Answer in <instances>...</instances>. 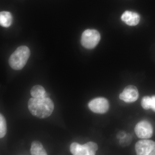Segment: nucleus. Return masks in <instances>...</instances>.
<instances>
[{"instance_id": "nucleus-14", "label": "nucleus", "mask_w": 155, "mask_h": 155, "mask_svg": "<svg viewBox=\"0 0 155 155\" xmlns=\"http://www.w3.org/2000/svg\"><path fill=\"white\" fill-rule=\"evenodd\" d=\"M152 98L148 96L143 97L141 101V106L145 110H149L151 109Z\"/></svg>"}, {"instance_id": "nucleus-2", "label": "nucleus", "mask_w": 155, "mask_h": 155, "mask_svg": "<svg viewBox=\"0 0 155 155\" xmlns=\"http://www.w3.org/2000/svg\"><path fill=\"white\" fill-rule=\"evenodd\" d=\"M30 55V50L27 46L19 47L9 58V65L14 70H21L26 65Z\"/></svg>"}, {"instance_id": "nucleus-15", "label": "nucleus", "mask_w": 155, "mask_h": 155, "mask_svg": "<svg viewBox=\"0 0 155 155\" xmlns=\"http://www.w3.org/2000/svg\"><path fill=\"white\" fill-rule=\"evenodd\" d=\"M152 101L151 109L155 112V95L151 97Z\"/></svg>"}, {"instance_id": "nucleus-3", "label": "nucleus", "mask_w": 155, "mask_h": 155, "mask_svg": "<svg viewBox=\"0 0 155 155\" xmlns=\"http://www.w3.org/2000/svg\"><path fill=\"white\" fill-rule=\"evenodd\" d=\"M98 148L97 143L93 142H89L84 145L73 143L70 147V152L74 155H94Z\"/></svg>"}, {"instance_id": "nucleus-16", "label": "nucleus", "mask_w": 155, "mask_h": 155, "mask_svg": "<svg viewBox=\"0 0 155 155\" xmlns=\"http://www.w3.org/2000/svg\"><path fill=\"white\" fill-rule=\"evenodd\" d=\"M149 155H155V147L152 150L150 153Z\"/></svg>"}, {"instance_id": "nucleus-12", "label": "nucleus", "mask_w": 155, "mask_h": 155, "mask_svg": "<svg viewBox=\"0 0 155 155\" xmlns=\"http://www.w3.org/2000/svg\"><path fill=\"white\" fill-rule=\"evenodd\" d=\"M12 17L11 13L2 11L0 13V24L2 27L8 28L12 23Z\"/></svg>"}, {"instance_id": "nucleus-11", "label": "nucleus", "mask_w": 155, "mask_h": 155, "mask_svg": "<svg viewBox=\"0 0 155 155\" xmlns=\"http://www.w3.org/2000/svg\"><path fill=\"white\" fill-rule=\"evenodd\" d=\"M30 152L33 155H47L46 151L41 143L38 141H34L31 143Z\"/></svg>"}, {"instance_id": "nucleus-13", "label": "nucleus", "mask_w": 155, "mask_h": 155, "mask_svg": "<svg viewBox=\"0 0 155 155\" xmlns=\"http://www.w3.org/2000/svg\"><path fill=\"white\" fill-rule=\"evenodd\" d=\"M7 131V123L6 119L2 114H0V138L5 136Z\"/></svg>"}, {"instance_id": "nucleus-10", "label": "nucleus", "mask_w": 155, "mask_h": 155, "mask_svg": "<svg viewBox=\"0 0 155 155\" xmlns=\"http://www.w3.org/2000/svg\"><path fill=\"white\" fill-rule=\"evenodd\" d=\"M31 97L34 98L48 97V94L46 92L44 87L41 85H36L33 86L30 91Z\"/></svg>"}, {"instance_id": "nucleus-6", "label": "nucleus", "mask_w": 155, "mask_h": 155, "mask_svg": "<svg viewBox=\"0 0 155 155\" xmlns=\"http://www.w3.org/2000/svg\"><path fill=\"white\" fill-rule=\"evenodd\" d=\"M88 107L94 113L103 114L109 110V104L104 98L98 97L92 100L89 103Z\"/></svg>"}, {"instance_id": "nucleus-9", "label": "nucleus", "mask_w": 155, "mask_h": 155, "mask_svg": "<svg viewBox=\"0 0 155 155\" xmlns=\"http://www.w3.org/2000/svg\"><path fill=\"white\" fill-rule=\"evenodd\" d=\"M121 19L123 22L130 26H135L140 21V17L137 13L130 11H126L122 14Z\"/></svg>"}, {"instance_id": "nucleus-7", "label": "nucleus", "mask_w": 155, "mask_h": 155, "mask_svg": "<svg viewBox=\"0 0 155 155\" xmlns=\"http://www.w3.org/2000/svg\"><path fill=\"white\" fill-rule=\"evenodd\" d=\"M139 93L135 86L129 85L124 89L122 93L119 95V99L126 103H133L138 99Z\"/></svg>"}, {"instance_id": "nucleus-4", "label": "nucleus", "mask_w": 155, "mask_h": 155, "mask_svg": "<svg viewBox=\"0 0 155 155\" xmlns=\"http://www.w3.org/2000/svg\"><path fill=\"white\" fill-rule=\"evenodd\" d=\"M101 35L97 31L87 29L82 33L81 44L85 48L91 49L95 47L99 42Z\"/></svg>"}, {"instance_id": "nucleus-1", "label": "nucleus", "mask_w": 155, "mask_h": 155, "mask_svg": "<svg viewBox=\"0 0 155 155\" xmlns=\"http://www.w3.org/2000/svg\"><path fill=\"white\" fill-rule=\"evenodd\" d=\"M54 104L49 97L31 98L28 102V109L33 116L40 118H48L52 114Z\"/></svg>"}, {"instance_id": "nucleus-5", "label": "nucleus", "mask_w": 155, "mask_h": 155, "mask_svg": "<svg viewBox=\"0 0 155 155\" xmlns=\"http://www.w3.org/2000/svg\"><path fill=\"white\" fill-rule=\"evenodd\" d=\"M136 134L139 138L149 139L152 136L153 128L151 124L147 121H142L137 124L135 127Z\"/></svg>"}, {"instance_id": "nucleus-8", "label": "nucleus", "mask_w": 155, "mask_h": 155, "mask_svg": "<svg viewBox=\"0 0 155 155\" xmlns=\"http://www.w3.org/2000/svg\"><path fill=\"white\" fill-rule=\"evenodd\" d=\"M155 147V142L153 140H141L136 143L135 150L139 155H149Z\"/></svg>"}]
</instances>
